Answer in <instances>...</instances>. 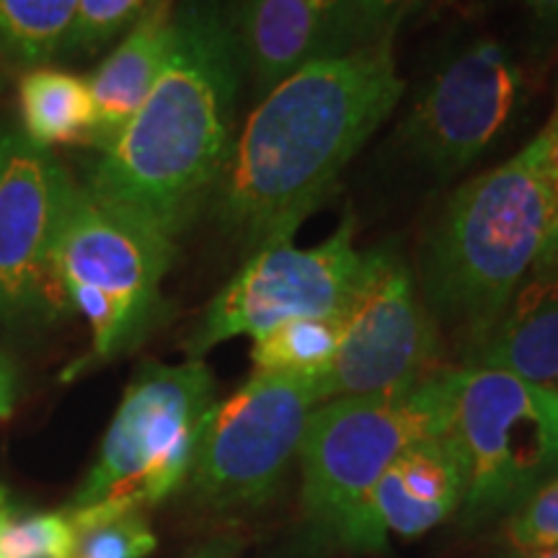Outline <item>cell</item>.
Segmentation results:
<instances>
[{"label": "cell", "mask_w": 558, "mask_h": 558, "mask_svg": "<svg viewBox=\"0 0 558 558\" xmlns=\"http://www.w3.org/2000/svg\"><path fill=\"white\" fill-rule=\"evenodd\" d=\"M403 96L393 45L316 60L264 94L239 130L213 213L246 254L290 243Z\"/></svg>", "instance_id": "obj_1"}, {"label": "cell", "mask_w": 558, "mask_h": 558, "mask_svg": "<svg viewBox=\"0 0 558 558\" xmlns=\"http://www.w3.org/2000/svg\"><path fill=\"white\" fill-rule=\"evenodd\" d=\"M243 75L239 5L177 0L171 58L137 114L101 148L86 190L177 241L226 177Z\"/></svg>", "instance_id": "obj_2"}, {"label": "cell", "mask_w": 558, "mask_h": 558, "mask_svg": "<svg viewBox=\"0 0 558 558\" xmlns=\"http://www.w3.org/2000/svg\"><path fill=\"white\" fill-rule=\"evenodd\" d=\"M548 233L535 143L471 179L445 202L418 259L432 318L463 331L469 349L505 318Z\"/></svg>", "instance_id": "obj_3"}, {"label": "cell", "mask_w": 558, "mask_h": 558, "mask_svg": "<svg viewBox=\"0 0 558 558\" xmlns=\"http://www.w3.org/2000/svg\"><path fill=\"white\" fill-rule=\"evenodd\" d=\"M458 369H437L411 388L331 399L313 411L300 439L303 509L313 533L347 550L386 546L373 492L416 439L452 427Z\"/></svg>", "instance_id": "obj_4"}, {"label": "cell", "mask_w": 558, "mask_h": 558, "mask_svg": "<svg viewBox=\"0 0 558 558\" xmlns=\"http://www.w3.org/2000/svg\"><path fill=\"white\" fill-rule=\"evenodd\" d=\"M173 241L75 186L54 243V279L70 308L88 320L90 354L78 369L128 354L166 313L160 284Z\"/></svg>", "instance_id": "obj_5"}, {"label": "cell", "mask_w": 558, "mask_h": 558, "mask_svg": "<svg viewBox=\"0 0 558 558\" xmlns=\"http://www.w3.org/2000/svg\"><path fill=\"white\" fill-rule=\"evenodd\" d=\"M215 407V378L202 360L145 362L124 390L99 458L68 509L132 512L184 486Z\"/></svg>", "instance_id": "obj_6"}, {"label": "cell", "mask_w": 558, "mask_h": 558, "mask_svg": "<svg viewBox=\"0 0 558 558\" xmlns=\"http://www.w3.org/2000/svg\"><path fill=\"white\" fill-rule=\"evenodd\" d=\"M452 432L465 458V514L512 512L558 473V390L505 369H458Z\"/></svg>", "instance_id": "obj_7"}, {"label": "cell", "mask_w": 558, "mask_h": 558, "mask_svg": "<svg viewBox=\"0 0 558 558\" xmlns=\"http://www.w3.org/2000/svg\"><path fill=\"white\" fill-rule=\"evenodd\" d=\"M380 254L383 248L354 246L352 218L320 246L295 248L292 243H279L256 251L209 300L186 341L192 360L228 339H259L290 320L344 313Z\"/></svg>", "instance_id": "obj_8"}, {"label": "cell", "mask_w": 558, "mask_h": 558, "mask_svg": "<svg viewBox=\"0 0 558 558\" xmlns=\"http://www.w3.org/2000/svg\"><path fill=\"white\" fill-rule=\"evenodd\" d=\"M318 407V373H256L209 416L184 481L190 497L213 509L262 505Z\"/></svg>", "instance_id": "obj_9"}, {"label": "cell", "mask_w": 558, "mask_h": 558, "mask_svg": "<svg viewBox=\"0 0 558 558\" xmlns=\"http://www.w3.org/2000/svg\"><path fill=\"white\" fill-rule=\"evenodd\" d=\"M520 99L514 54L499 41L476 39L429 75L403 120L401 140L435 177H456L497 143Z\"/></svg>", "instance_id": "obj_10"}, {"label": "cell", "mask_w": 558, "mask_h": 558, "mask_svg": "<svg viewBox=\"0 0 558 558\" xmlns=\"http://www.w3.org/2000/svg\"><path fill=\"white\" fill-rule=\"evenodd\" d=\"M437 320L416 295L409 267L383 248L347 311L329 367L318 373L320 403L411 388L437 373Z\"/></svg>", "instance_id": "obj_11"}, {"label": "cell", "mask_w": 558, "mask_h": 558, "mask_svg": "<svg viewBox=\"0 0 558 558\" xmlns=\"http://www.w3.org/2000/svg\"><path fill=\"white\" fill-rule=\"evenodd\" d=\"M75 186L52 150L21 130L0 132V318H39L68 305L52 259Z\"/></svg>", "instance_id": "obj_12"}, {"label": "cell", "mask_w": 558, "mask_h": 558, "mask_svg": "<svg viewBox=\"0 0 558 558\" xmlns=\"http://www.w3.org/2000/svg\"><path fill=\"white\" fill-rule=\"evenodd\" d=\"M239 26L262 99L300 68L357 50V0H241Z\"/></svg>", "instance_id": "obj_13"}, {"label": "cell", "mask_w": 558, "mask_h": 558, "mask_svg": "<svg viewBox=\"0 0 558 558\" xmlns=\"http://www.w3.org/2000/svg\"><path fill=\"white\" fill-rule=\"evenodd\" d=\"M469 473L452 427L409 445L373 492L375 520L383 533L416 538L463 505Z\"/></svg>", "instance_id": "obj_14"}, {"label": "cell", "mask_w": 558, "mask_h": 558, "mask_svg": "<svg viewBox=\"0 0 558 558\" xmlns=\"http://www.w3.org/2000/svg\"><path fill=\"white\" fill-rule=\"evenodd\" d=\"M173 3L163 0L145 13L88 78L96 107L90 143L99 150L137 114L163 73L173 50Z\"/></svg>", "instance_id": "obj_15"}, {"label": "cell", "mask_w": 558, "mask_h": 558, "mask_svg": "<svg viewBox=\"0 0 558 558\" xmlns=\"http://www.w3.org/2000/svg\"><path fill=\"white\" fill-rule=\"evenodd\" d=\"M497 329L469 349V367L505 369L538 386H558V277L533 282Z\"/></svg>", "instance_id": "obj_16"}, {"label": "cell", "mask_w": 558, "mask_h": 558, "mask_svg": "<svg viewBox=\"0 0 558 558\" xmlns=\"http://www.w3.org/2000/svg\"><path fill=\"white\" fill-rule=\"evenodd\" d=\"M19 107L24 135L39 148L52 145L90 143L96 124V107L88 78L58 68H34L19 83Z\"/></svg>", "instance_id": "obj_17"}, {"label": "cell", "mask_w": 558, "mask_h": 558, "mask_svg": "<svg viewBox=\"0 0 558 558\" xmlns=\"http://www.w3.org/2000/svg\"><path fill=\"white\" fill-rule=\"evenodd\" d=\"M81 0H0V52L41 65L65 50Z\"/></svg>", "instance_id": "obj_18"}, {"label": "cell", "mask_w": 558, "mask_h": 558, "mask_svg": "<svg viewBox=\"0 0 558 558\" xmlns=\"http://www.w3.org/2000/svg\"><path fill=\"white\" fill-rule=\"evenodd\" d=\"M347 311L337 316L290 320L254 339L251 360L256 373H324L337 354Z\"/></svg>", "instance_id": "obj_19"}, {"label": "cell", "mask_w": 558, "mask_h": 558, "mask_svg": "<svg viewBox=\"0 0 558 558\" xmlns=\"http://www.w3.org/2000/svg\"><path fill=\"white\" fill-rule=\"evenodd\" d=\"M65 514L75 530L70 558H145L156 550V533L140 509H65Z\"/></svg>", "instance_id": "obj_20"}, {"label": "cell", "mask_w": 558, "mask_h": 558, "mask_svg": "<svg viewBox=\"0 0 558 558\" xmlns=\"http://www.w3.org/2000/svg\"><path fill=\"white\" fill-rule=\"evenodd\" d=\"M163 0H81L78 16L62 52H96L130 32Z\"/></svg>", "instance_id": "obj_21"}, {"label": "cell", "mask_w": 558, "mask_h": 558, "mask_svg": "<svg viewBox=\"0 0 558 558\" xmlns=\"http://www.w3.org/2000/svg\"><path fill=\"white\" fill-rule=\"evenodd\" d=\"M73 546L75 530L65 512L13 518L0 533V558H70Z\"/></svg>", "instance_id": "obj_22"}, {"label": "cell", "mask_w": 558, "mask_h": 558, "mask_svg": "<svg viewBox=\"0 0 558 558\" xmlns=\"http://www.w3.org/2000/svg\"><path fill=\"white\" fill-rule=\"evenodd\" d=\"M507 535L525 556L558 550V473L512 509Z\"/></svg>", "instance_id": "obj_23"}, {"label": "cell", "mask_w": 558, "mask_h": 558, "mask_svg": "<svg viewBox=\"0 0 558 558\" xmlns=\"http://www.w3.org/2000/svg\"><path fill=\"white\" fill-rule=\"evenodd\" d=\"M533 143L538 153V173L548 205V233L530 275H533V282H548L558 277V107L548 128Z\"/></svg>", "instance_id": "obj_24"}, {"label": "cell", "mask_w": 558, "mask_h": 558, "mask_svg": "<svg viewBox=\"0 0 558 558\" xmlns=\"http://www.w3.org/2000/svg\"><path fill=\"white\" fill-rule=\"evenodd\" d=\"M427 0H357L354 45H393L396 34Z\"/></svg>", "instance_id": "obj_25"}, {"label": "cell", "mask_w": 558, "mask_h": 558, "mask_svg": "<svg viewBox=\"0 0 558 558\" xmlns=\"http://www.w3.org/2000/svg\"><path fill=\"white\" fill-rule=\"evenodd\" d=\"M522 3L543 32H558V0H522Z\"/></svg>", "instance_id": "obj_26"}, {"label": "cell", "mask_w": 558, "mask_h": 558, "mask_svg": "<svg viewBox=\"0 0 558 558\" xmlns=\"http://www.w3.org/2000/svg\"><path fill=\"white\" fill-rule=\"evenodd\" d=\"M16 401V386H13V373L9 362L0 357V418H5L13 411Z\"/></svg>", "instance_id": "obj_27"}, {"label": "cell", "mask_w": 558, "mask_h": 558, "mask_svg": "<svg viewBox=\"0 0 558 558\" xmlns=\"http://www.w3.org/2000/svg\"><path fill=\"white\" fill-rule=\"evenodd\" d=\"M190 558H230V546H222V543H215V546H207L197 550V554Z\"/></svg>", "instance_id": "obj_28"}, {"label": "cell", "mask_w": 558, "mask_h": 558, "mask_svg": "<svg viewBox=\"0 0 558 558\" xmlns=\"http://www.w3.org/2000/svg\"><path fill=\"white\" fill-rule=\"evenodd\" d=\"M9 512H13L11 497H9V488L0 486V514H9Z\"/></svg>", "instance_id": "obj_29"}, {"label": "cell", "mask_w": 558, "mask_h": 558, "mask_svg": "<svg viewBox=\"0 0 558 558\" xmlns=\"http://www.w3.org/2000/svg\"><path fill=\"white\" fill-rule=\"evenodd\" d=\"M525 558H558V550H546V554H530Z\"/></svg>", "instance_id": "obj_30"}, {"label": "cell", "mask_w": 558, "mask_h": 558, "mask_svg": "<svg viewBox=\"0 0 558 558\" xmlns=\"http://www.w3.org/2000/svg\"><path fill=\"white\" fill-rule=\"evenodd\" d=\"M11 520H13V512H9V514H0V533H3V527L9 525Z\"/></svg>", "instance_id": "obj_31"}, {"label": "cell", "mask_w": 558, "mask_h": 558, "mask_svg": "<svg viewBox=\"0 0 558 558\" xmlns=\"http://www.w3.org/2000/svg\"><path fill=\"white\" fill-rule=\"evenodd\" d=\"M556 390H558V386H556Z\"/></svg>", "instance_id": "obj_32"}]
</instances>
